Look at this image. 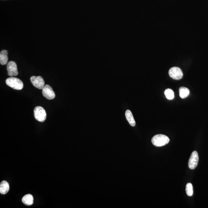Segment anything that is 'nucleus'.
Wrapping results in <instances>:
<instances>
[{
	"mask_svg": "<svg viewBox=\"0 0 208 208\" xmlns=\"http://www.w3.org/2000/svg\"><path fill=\"white\" fill-rule=\"evenodd\" d=\"M165 95L166 98L169 100L172 99L174 98V93L172 90L170 89H167L165 90Z\"/></svg>",
	"mask_w": 208,
	"mask_h": 208,
	"instance_id": "nucleus-14",
	"label": "nucleus"
},
{
	"mask_svg": "<svg viewBox=\"0 0 208 208\" xmlns=\"http://www.w3.org/2000/svg\"><path fill=\"white\" fill-rule=\"evenodd\" d=\"M8 75L11 77L17 76L18 74L17 66L16 62L13 61H11L8 62L7 66Z\"/></svg>",
	"mask_w": 208,
	"mask_h": 208,
	"instance_id": "nucleus-7",
	"label": "nucleus"
},
{
	"mask_svg": "<svg viewBox=\"0 0 208 208\" xmlns=\"http://www.w3.org/2000/svg\"><path fill=\"white\" fill-rule=\"evenodd\" d=\"M34 117L38 121L44 122L46 118V113L43 108L41 106H37L34 110Z\"/></svg>",
	"mask_w": 208,
	"mask_h": 208,
	"instance_id": "nucleus-3",
	"label": "nucleus"
},
{
	"mask_svg": "<svg viewBox=\"0 0 208 208\" xmlns=\"http://www.w3.org/2000/svg\"><path fill=\"white\" fill-rule=\"evenodd\" d=\"M125 116L128 121L132 127L135 126V120L133 116L132 113L130 110H127L125 112Z\"/></svg>",
	"mask_w": 208,
	"mask_h": 208,
	"instance_id": "nucleus-10",
	"label": "nucleus"
},
{
	"mask_svg": "<svg viewBox=\"0 0 208 208\" xmlns=\"http://www.w3.org/2000/svg\"><path fill=\"white\" fill-rule=\"evenodd\" d=\"M9 185L8 183L6 181H3L0 184V193L1 194H6L9 192Z\"/></svg>",
	"mask_w": 208,
	"mask_h": 208,
	"instance_id": "nucleus-11",
	"label": "nucleus"
},
{
	"mask_svg": "<svg viewBox=\"0 0 208 208\" xmlns=\"http://www.w3.org/2000/svg\"><path fill=\"white\" fill-rule=\"evenodd\" d=\"M186 192L188 196L191 197L193 195V188L192 184L188 183L186 186Z\"/></svg>",
	"mask_w": 208,
	"mask_h": 208,
	"instance_id": "nucleus-15",
	"label": "nucleus"
},
{
	"mask_svg": "<svg viewBox=\"0 0 208 208\" xmlns=\"http://www.w3.org/2000/svg\"><path fill=\"white\" fill-rule=\"evenodd\" d=\"M42 93L43 96L48 99H52L55 97V94L53 90L48 84L44 85L42 89Z\"/></svg>",
	"mask_w": 208,
	"mask_h": 208,
	"instance_id": "nucleus-8",
	"label": "nucleus"
},
{
	"mask_svg": "<svg viewBox=\"0 0 208 208\" xmlns=\"http://www.w3.org/2000/svg\"><path fill=\"white\" fill-rule=\"evenodd\" d=\"M8 52L6 50H3L0 53V63L2 65H6L8 63Z\"/></svg>",
	"mask_w": 208,
	"mask_h": 208,
	"instance_id": "nucleus-9",
	"label": "nucleus"
},
{
	"mask_svg": "<svg viewBox=\"0 0 208 208\" xmlns=\"http://www.w3.org/2000/svg\"><path fill=\"white\" fill-rule=\"evenodd\" d=\"M7 85L16 90H21L23 88V82L17 77H11L7 78L5 81Z\"/></svg>",
	"mask_w": 208,
	"mask_h": 208,
	"instance_id": "nucleus-2",
	"label": "nucleus"
},
{
	"mask_svg": "<svg viewBox=\"0 0 208 208\" xmlns=\"http://www.w3.org/2000/svg\"><path fill=\"white\" fill-rule=\"evenodd\" d=\"M170 139L164 134H156L153 137L152 142L153 145L157 147L163 146L169 143Z\"/></svg>",
	"mask_w": 208,
	"mask_h": 208,
	"instance_id": "nucleus-1",
	"label": "nucleus"
},
{
	"mask_svg": "<svg viewBox=\"0 0 208 208\" xmlns=\"http://www.w3.org/2000/svg\"><path fill=\"white\" fill-rule=\"evenodd\" d=\"M33 197L30 194H27L23 197L22 199L23 203L26 206H30L33 203Z\"/></svg>",
	"mask_w": 208,
	"mask_h": 208,
	"instance_id": "nucleus-12",
	"label": "nucleus"
},
{
	"mask_svg": "<svg viewBox=\"0 0 208 208\" xmlns=\"http://www.w3.org/2000/svg\"><path fill=\"white\" fill-rule=\"evenodd\" d=\"M180 98L184 99L188 96L190 93V91L188 88L185 87H181L179 90Z\"/></svg>",
	"mask_w": 208,
	"mask_h": 208,
	"instance_id": "nucleus-13",
	"label": "nucleus"
},
{
	"mask_svg": "<svg viewBox=\"0 0 208 208\" xmlns=\"http://www.w3.org/2000/svg\"><path fill=\"white\" fill-rule=\"evenodd\" d=\"M169 75L172 78L175 80H179L182 78L183 74L181 69L178 67L171 68L169 71Z\"/></svg>",
	"mask_w": 208,
	"mask_h": 208,
	"instance_id": "nucleus-5",
	"label": "nucleus"
},
{
	"mask_svg": "<svg viewBox=\"0 0 208 208\" xmlns=\"http://www.w3.org/2000/svg\"><path fill=\"white\" fill-rule=\"evenodd\" d=\"M30 80L33 86L39 89L42 90L45 85V82L41 76H31Z\"/></svg>",
	"mask_w": 208,
	"mask_h": 208,
	"instance_id": "nucleus-4",
	"label": "nucleus"
},
{
	"mask_svg": "<svg viewBox=\"0 0 208 208\" xmlns=\"http://www.w3.org/2000/svg\"><path fill=\"white\" fill-rule=\"evenodd\" d=\"M199 158L197 152L194 151L191 154L188 161V167L191 169L194 170L196 168L199 162Z\"/></svg>",
	"mask_w": 208,
	"mask_h": 208,
	"instance_id": "nucleus-6",
	"label": "nucleus"
}]
</instances>
